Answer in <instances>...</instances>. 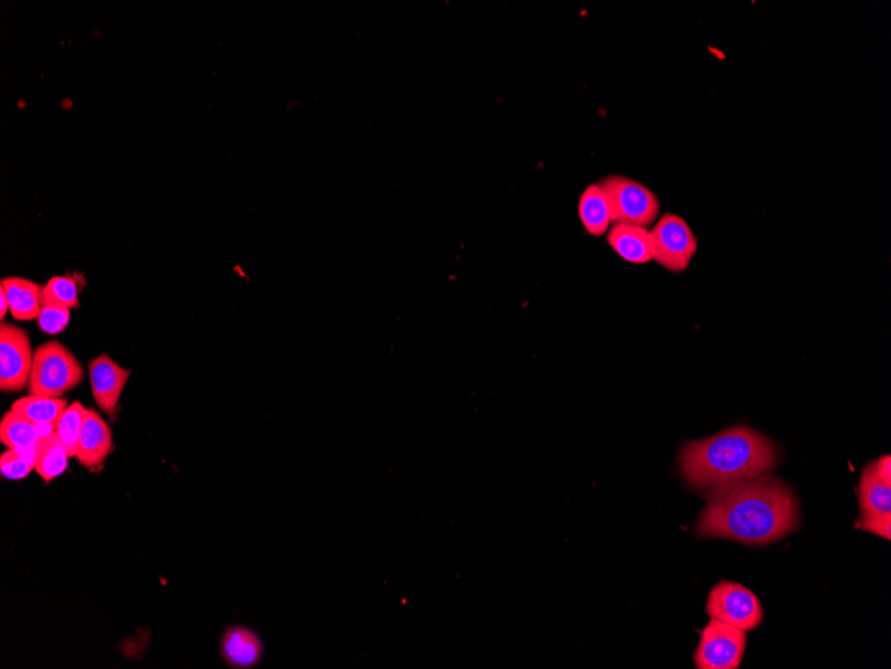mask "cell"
<instances>
[{"instance_id": "15", "label": "cell", "mask_w": 891, "mask_h": 669, "mask_svg": "<svg viewBox=\"0 0 891 669\" xmlns=\"http://www.w3.org/2000/svg\"><path fill=\"white\" fill-rule=\"evenodd\" d=\"M0 287L5 292L12 317L20 321L38 318L42 309L43 286L21 277L3 279Z\"/></svg>"}, {"instance_id": "9", "label": "cell", "mask_w": 891, "mask_h": 669, "mask_svg": "<svg viewBox=\"0 0 891 669\" xmlns=\"http://www.w3.org/2000/svg\"><path fill=\"white\" fill-rule=\"evenodd\" d=\"M859 507L861 519L858 528L882 538H891V485L876 474L870 463L859 481Z\"/></svg>"}, {"instance_id": "8", "label": "cell", "mask_w": 891, "mask_h": 669, "mask_svg": "<svg viewBox=\"0 0 891 669\" xmlns=\"http://www.w3.org/2000/svg\"><path fill=\"white\" fill-rule=\"evenodd\" d=\"M34 353L30 337L14 324L0 325V389L16 393L28 388Z\"/></svg>"}, {"instance_id": "14", "label": "cell", "mask_w": 891, "mask_h": 669, "mask_svg": "<svg viewBox=\"0 0 891 669\" xmlns=\"http://www.w3.org/2000/svg\"><path fill=\"white\" fill-rule=\"evenodd\" d=\"M578 216L590 236H605L613 224L610 201L599 183L583 190L578 202Z\"/></svg>"}, {"instance_id": "22", "label": "cell", "mask_w": 891, "mask_h": 669, "mask_svg": "<svg viewBox=\"0 0 891 669\" xmlns=\"http://www.w3.org/2000/svg\"><path fill=\"white\" fill-rule=\"evenodd\" d=\"M35 469V463L15 451H5L0 457V472L9 480H22Z\"/></svg>"}, {"instance_id": "10", "label": "cell", "mask_w": 891, "mask_h": 669, "mask_svg": "<svg viewBox=\"0 0 891 669\" xmlns=\"http://www.w3.org/2000/svg\"><path fill=\"white\" fill-rule=\"evenodd\" d=\"M89 374L92 396L98 407L104 413L114 417L118 412L121 396L132 371L116 364L107 354H101L100 358L90 361Z\"/></svg>"}, {"instance_id": "1", "label": "cell", "mask_w": 891, "mask_h": 669, "mask_svg": "<svg viewBox=\"0 0 891 669\" xmlns=\"http://www.w3.org/2000/svg\"><path fill=\"white\" fill-rule=\"evenodd\" d=\"M800 524V504L788 485L764 475L712 497L694 531L705 538L766 545L790 535Z\"/></svg>"}, {"instance_id": "11", "label": "cell", "mask_w": 891, "mask_h": 669, "mask_svg": "<svg viewBox=\"0 0 891 669\" xmlns=\"http://www.w3.org/2000/svg\"><path fill=\"white\" fill-rule=\"evenodd\" d=\"M114 447L113 432L100 413L88 409L85 412L81 438H79L77 458L84 468L95 469L110 456Z\"/></svg>"}, {"instance_id": "21", "label": "cell", "mask_w": 891, "mask_h": 669, "mask_svg": "<svg viewBox=\"0 0 891 669\" xmlns=\"http://www.w3.org/2000/svg\"><path fill=\"white\" fill-rule=\"evenodd\" d=\"M71 309L64 306L43 304L38 315V325L42 331L47 334H58L67 328L70 322Z\"/></svg>"}, {"instance_id": "23", "label": "cell", "mask_w": 891, "mask_h": 669, "mask_svg": "<svg viewBox=\"0 0 891 669\" xmlns=\"http://www.w3.org/2000/svg\"><path fill=\"white\" fill-rule=\"evenodd\" d=\"M875 464L876 474L878 477L881 478L884 483L891 485V458L888 456H882L877 460V462H872Z\"/></svg>"}, {"instance_id": "19", "label": "cell", "mask_w": 891, "mask_h": 669, "mask_svg": "<svg viewBox=\"0 0 891 669\" xmlns=\"http://www.w3.org/2000/svg\"><path fill=\"white\" fill-rule=\"evenodd\" d=\"M85 412L88 409L81 402H72L54 427L55 433L58 434L60 443L70 458L77 457Z\"/></svg>"}, {"instance_id": "12", "label": "cell", "mask_w": 891, "mask_h": 669, "mask_svg": "<svg viewBox=\"0 0 891 669\" xmlns=\"http://www.w3.org/2000/svg\"><path fill=\"white\" fill-rule=\"evenodd\" d=\"M219 650L227 666L248 669L260 665L263 642L253 630L233 625L224 632Z\"/></svg>"}, {"instance_id": "13", "label": "cell", "mask_w": 891, "mask_h": 669, "mask_svg": "<svg viewBox=\"0 0 891 669\" xmlns=\"http://www.w3.org/2000/svg\"><path fill=\"white\" fill-rule=\"evenodd\" d=\"M606 239L610 248L625 261L635 265L653 261V239L648 227L614 224Z\"/></svg>"}, {"instance_id": "4", "label": "cell", "mask_w": 891, "mask_h": 669, "mask_svg": "<svg viewBox=\"0 0 891 669\" xmlns=\"http://www.w3.org/2000/svg\"><path fill=\"white\" fill-rule=\"evenodd\" d=\"M610 201L613 223L642 227L653 225L660 216L661 202L642 183L624 175H608L599 182Z\"/></svg>"}, {"instance_id": "16", "label": "cell", "mask_w": 891, "mask_h": 669, "mask_svg": "<svg viewBox=\"0 0 891 669\" xmlns=\"http://www.w3.org/2000/svg\"><path fill=\"white\" fill-rule=\"evenodd\" d=\"M41 428L9 410L0 421V441L9 450L35 463V446L43 434Z\"/></svg>"}, {"instance_id": "2", "label": "cell", "mask_w": 891, "mask_h": 669, "mask_svg": "<svg viewBox=\"0 0 891 669\" xmlns=\"http://www.w3.org/2000/svg\"><path fill=\"white\" fill-rule=\"evenodd\" d=\"M778 447L749 427H731L708 439L687 441L679 452V472L697 492L716 497L742 483L769 475Z\"/></svg>"}, {"instance_id": "5", "label": "cell", "mask_w": 891, "mask_h": 669, "mask_svg": "<svg viewBox=\"0 0 891 669\" xmlns=\"http://www.w3.org/2000/svg\"><path fill=\"white\" fill-rule=\"evenodd\" d=\"M653 239V261L672 273L685 272L698 250L692 227L677 214H663L650 230Z\"/></svg>"}, {"instance_id": "20", "label": "cell", "mask_w": 891, "mask_h": 669, "mask_svg": "<svg viewBox=\"0 0 891 669\" xmlns=\"http://www.w3.org/2000/svg\"><path fill=\"white\" fill-rule=\"evenodd\" d=\"M64 306L67 309L79 308V288L77 281L69 275H57L43 286L42 305Z\"/></svg>"}, {"instance_id": "6", "label": "cell", "mask_w": 891, "mask_h": 669, "mask_svg": "<svg viewBox=\"0 0 891 669\" xmlns=\"http://www.w3.org/2000/svg\"><path fill=\"white\" fill-rule=\"evenodd\" d=\"M746 631L711 619L700 632V640L694 653V665L698 669L740 668L746 650Z\"/></svg>"}, {"instance_id": "18", "label": "cell", "mask_w": 891, "mask_h": 669, "mask_svg": "<svg viewBox=\"0 0 891 669\" xmlns=\"http://www.w3.org/2000/svg\"><path fill=\"white\" fill-rule=\"evenodd\" d=\"M69 458L54 429L41 435L35 446V470L43 480L52 483L64 475Z\"/></svg>"}, {"instance_id": "3", "label": "cell", "mask_w": 891, "mask_h": 669, "mask_svg": "<svg viewBox=\"0 0 891 669\" xmlns=\"http://www.w3.org/2000/svg\"><path fill=\"white\" fill-rule=\"evenodd\" d=\"M83 379V366L76 354L59 341H48L34 353L28 395L61 397L76 389Z\"/></svg>"}, {"instance_id": "17", "label": "cell", "mask_w": 891, "mask_h": 669, "mask_svg": "<svg viewBox=\"0 0 891 669\" xmlns=\"http://www.w3.org/2000/svg\"><path fill=\"white\" fill-rule=\"evenodd\" d=\"M67 408L66 398L28 395L12 404L10 410L35 426L54 428Z\"/></svg>"}, {"instance_id": "24", "label": "cell", "mask_w": 891, "mask_h": 669, "mask_svg": "<svg viewBox=\"0 0 891 669\" xmlns=\"http://www.w3.org/2000/svg\"><path fill=\"white\" fill-rule=\"evenodd\" d=\"M10 310V304L8 296H5V292L2 287H0V317L4 318Z\"/></svg>"}, {"instance_id": "7", "label": "cell", "mask_w": 891, "mask_h": 669, "mask_svg": "<svg viewBox=\"0 0 891 669\" xmlns=\"http://www.w3.org/2000/svg\"><path fill=\"white\" fill-rule=\"evenodd\" d=\"M706 612L711 619L742 631L758 628L764 620V610L755 593L739 582L728 580L719 581L711 589Z\"/></svg>"}]
</instances>
